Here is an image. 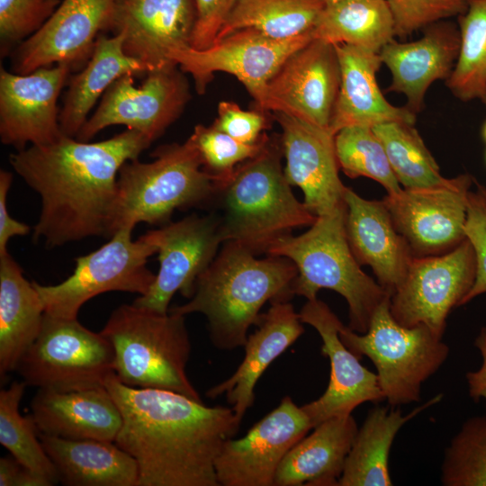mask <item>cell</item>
I'll return each mask as SVG.
<instances>
[{"label": "cell", "mask_w": 486, "mask_h": 486, "mask_svg": "<svg viewBox=\"0 0 486 486\" xmlns=\"http://www.w3.org/2000/svg\"><path fill=\"white\" fill-rule=\"evenodd\" d=\"M476 194L482 201L485 210H486V188L481 184H477Z\"/></svg>", "instance_id": "49"}, {"label": "cell", "mask_w": 486, "mask_h": 486, "mask_svg": "<svg viewBox=\"0 0 486 486\" xmlns=\"http://www.w3.org/2000/svg\"><path fill=\"white\" fill-rule=\"evenodd\" d=\"M104 387L122 413L114 442L137 462V486H220L216 458L241 423L231 407H208L176 392L130 387L114 373Z\"/></svg>", "instance_id": "2"}, {"label": "cell", "mask_w": 486, "mask_h": 486, "mask_svg": "<svg viewBox=\"0 0 486 486\" xmlns=\"http://www.w3.org/2000/svg\"><path fill=\"white\" fill-rule=\"evenodd\" d=\"M58 482L68 486H137L135 459L115 442L67 439L40 433Z\"/></svg>", "instance_id": "29"}, {"label": "cell", "mask_w": 486, "mask_h": 486, "mask_svg": "<svg viewBox=\"0 0 486 486\" xmlns=\"http://www.w3.org/2000/svg\"><path fill=\"white\" fill-rule=\"evenodd\" d=\"M61 0H0V52L5 57L34 35Z\"/></svg>", "instance_id": "41"}, {"label": "cell", "mask_w": 486, "mask_h": 486, "mask_svg": "<svg viewBox=\"0 0 486 486\" xmlns=\"http://www.w3.org/2000/svg\"><path fill=\"white\" fill-rule=\"evenodd\" d=\"M474 346L482 356V364L475 371L465 374L468 393L473 401L483 400L486 403V326H483L474 339Z\"/></svg>", "instance_id": "48"}, {"label": "cell", "mask_w": 486, "mask_h": 486, "mask_svg": "<svg viewBox=\"0 0 486 486\" xmlns=\"http://www.w3.org/2000/svg\"><path fill=\"white\" fill-rule=\"evenodd\" d=\"M324 6L323 0H238L215 40L248 28L276 40L308 34Z\"/></svg>", "instance_id": "34"}, {"label": "cell", "mask_w": 486, "mask_h": 486, "mask_svg": "<svg viewBox=\"0 0 486 486\" xmlns=\"http://www.w3.org/2000/svg\"><path fill=\"white\" fill-rule=\"evenodd\" d=\"M280 139L269 138L255 157L239 164L220 190L223 242L234 241L258 256L278 238L300 227L311 226L317 216L297 200L281 164Z\"/></svg>", "instance_id": "4"}, {"label": "cell", "mask_w": 486, "mask_h": 486, "mask_svg": "<svg viewBox=\"0 0 486 486\" xmlns=\"http://www.w3.org/2000/svg\"><path fill=\"white\" fill-rule=\"evenodd\" d=\"M148 73L146 67L123 50L122 33L101 34L85 67L70 75L59 110V125L65 136L76 138L97 100L110 86L126 74Z\"/></svg>", "instance_id": "30"}, {"label": "cell", "mask_w": 486, "mask_h": 486, "mask_svg": "<svg viewBox=\"0 0 486 486\" xmlns=\"http://www.w3.org/2000/svg\"><path fill=\"white\" fill-rule=\"evenodd\" d=\"M302 323L313 327L320 336L321 354L329 359L330 377L325 392L302 406L312 428L333 417L352 414L359 405L384 400L378 377L360 363L341 340L343 324L330 308L318 298L308 300L299 312Z\"/></svg>", "instance_id": "20"}, {"label": "cell", "mask_w": 486, "mask_h": 486, "mask_svg": "<svg viewBox=\"0 0 486 486\" xmlns=\"http://www.w3.org/2000/svg\"><path fill=\"white\" fill-rule=\"evenodd\" d=\"M184 74L178 66L150 71L140 86L134 84L135 75L121 76L106 90L76 139L90 141L109 126L124 125L153 142L180 117L191 99Z\"/></svg>", "instance_id": "12"}, {"label": "cell", "mask_w": 486, "mask_h": 486, "mask_svg": "<svg viewBox=\"0 0 486 486\" xmlns=\"http://www.w3.org/2000/svg\"><path fill=\"white\" fill-rule=\"evenodd\" d=\"M482 134L483 140L486 141V122L483 124V127H482Z\"/></svg>", "instance_id": "50"}, {"label": "cell", "mask_w": 486, "mask_h": 486, "mask_svg": "<svg viewBox=\"0 0 486 486\" xmlns=\"http://www.w3.org/2000/svg\"><path fill=\"white\" fill-rule=\"evenodd\" d=\"M373 130L404 189L436 186L447 180L440 174L437 163L414 124L389 122L375 125Z\"/></svg>", "instance_id": "36"}, {"label": "cell", "mask_w": 486, "mask_h": 486, "mask_svg": "<svg viewBox=\"0 0 486 486\" xmlns=\"http://www.w3.org/2000/svg\"><path fill=\"white\" fill-rule=\"evenodd\" d=\"M442 397V394L436 395L406 415H402L400 409L374 407L370 410L358 428L338 486L392 485L389 454L396 435L404 424L439 402Z\"/></svg>", "instance_id": "32"}, {"label": "cell", "mask_w": 486, "mask_h": 486, "mask_svg": "<svg viewBox=\"0 0 486 486\" xmlns=\"http://www.w3.org/2000/svg\"><path fill=\"white\" fill-rule=\"evenodd\" d=\"M256 255L234 241L222 243L211 265L198 276L193 296L168 311L186 316L201 313L210 338L221 350L244 346L266 302L290 301L298 270L280 256Z\"/></svg>", "instance_id": "3"}, {"label": "cell", "mask_w": 486, "mask_h": 486, "mask_svg": "<svg viewBox=\"0 0 486 486\" xmlns=\"http://www.w3.org/2000/svg\"><path fill=\"white\" fill-rule=\"evenodd\" d=\"M335 148L339 168L350 178L373 179L390 195L398 194L403 189L373 127L352 126L338 130L335 135Z\"/></svg>", "instance_id": "38"}, {"label": "cell", "mask_w": 486, "mask_h": 486, "mask_svg": "<svg viewBox=\"0 0 486 486\" xmlns=\"http://www.w3.org/2000/svg\"><path fill=\"white\" fill-rule=\"evenodd\" d=\"M335 46L340 68V83L329 130L375 125L389 122L415 124L416 114L406 106L386 100L376 80L382 63L379 53L347 44Z\"/></svg>", "instance_id": "26"}, {"label": "cell", "mask_w": 486, "mask_h": 486, "mask_svg": "<svg viewBox=\"0 0 486 486\" xmlns=\"http://www.w3.org/2000/svg\"><path fill=\"white\" fill-rule=\"evenodd\" d=\"M390 300L378 306L365 333L342 324L339 337L358 357L366 356L373 362L384 400L397 407L420 400L422 383L446 362L449 347L425 326L397 322Z\"/></svg>", "instance_id": "8"}, {"label": "cell", "mask_w": 486, "mask_h": 486, "mask_svg": "<svg viewBox=\"0 0 486 486\" xmlns=\"http://www.w3.org/2000/svg\"><path fill=\"white\" fill-rule=\"evenodd\" d=\"M118 0H61L52 16L9 55L11 71L29 74L40 68L68 65L82 69L98 37L111 32Z\"/></svg>", "instance_id": "17"}, {"label": "cell", "mask_w": 486, "mask_h": 486, "mask_svg": "<svg viewBox=\"0 0 486 486\" xmlns=\"http://www.w3.org/2000/svg\"><path fill=\"white\" fill-rule=\"evenodd\" d=\"M457 21L460 49L446 86L456 98L468 102L480 99L486 89V0H469Z\"/></svg>", "instance_id": "37"}, {"label": "cell", "mask_w": 486, "mask_h": 486, "mask_svg": "<svg viewBox=\"0 0 486 486\" xmlns=\"http://www.w3.org/2000/svg\"><path fill=\"white\" fill-rule=\"evenodd\" d=\"M238 0H194L197 18L191 48H209L224 24Z\"/></svg>", "instance_id": "45"}, {"label": "cell", "mask_w": 486, "mask_h": 486, "mask_svg": "<svg viewBox=\"0 0 486 486\" xmlns=\"http://www.w3.org/2000/svg\"><path fill=\"white\" fill-rule=\"evenodd\" d=\"M339 1H342V0H323L325 4H332V3H336Z\"/></svg>", "instance_id": "52"}, {"label": "cell", "mask_w": 486, "mask_h": 486, "mask_svg": "<svg viewBox=\"0 0 486 486\" xmlns=\"http://www.w3.org/2000/svg\"><path fill=\"white\" fill-rule=\"evenodd\" d=\"M113 366L112 346L101 332L86 328L77 319L45 313L39 336L15 370L27 385L70 392L104 387Z\"/></svg>", "instance_id": "10"}, {"label": "cell", "mask_w": 486, "mask_h": 486, "mask_svg": "<svg viewBox=\"0 0 486 486\" xmlns=\"http://www.w3.org/2000/svg\"><path fill=\"white\" fill-rule=\"evenodd\" d=\"M339 83L335 46L314 38L284 62L256 104L329 130Z\"/></svg>", "instance_id": "16"}, {"label": "cell", "mask_w": 486, "mask_h": 486, "mask_svg": "<svg viewBox=\"0 0 486 486\" xmlns=\"http://www.w3.org/2000/svg\"><path fill=\"white\" fill-rule=\"evenodd\" d=\"M464 230L474 249L476 275L462 305L486 293V210L476 193L471 192L469 195Z\"/></svg>", "instance_id": "44"}, {"label": "cell", "mask_w": 486, "mask_h": 486, "mask_svg": "<svg viewBox=\"0 0 486 486\" xmlns=\"http://www.w3.org/2000/svg\"><path fill=\"white\" fill-rule=\"evenodd\" d=\"M299 313L289 301H275L261 313L257 328L248 336L245 356L234 374L206 392L210 399L226 395L236 417L242 421L255 400V387L266 369L304 332Z\"/></svg>", "instance_id": "25"}, {"label": "cell", "mask_w": 486, "mask_h": 486, "mask_svg": "<svg viewBox=\"0 0 486 486\" xmlns=\"http://www.w3.org/2000/svg\"><path fill=\"white\" fill-rule=\"evenodd\" d=\"M423 30L420 39L410 42L393 39L379 52L392 74L387 91L404 94L405 106L415 114L422 110L428 87L436 80L448 79L460 49L458 25L445 20Z\"/></svg>", "instance_id": "23"}, {"label": "cell", "mask_w": 486, "mask_h": 486, "mask_svg": "<svg viewBox=\"0 0 486 486\" xmlns=\"http://www.w3.org/2000/svg\"><path fill=\"white\" fill-rule=\"evenodd\" d=\"M266 255L287 257L296 266L293 295L313 300L320 289H329L343 296L348 304L347 327L357 333L367 331L378 306L391 297L362 270L350 248L345 202L329 213L317 216L307 231L276 239Z\"/></svg>", "instance_id": "5"}, {"label": "cell", "mask_w": 486, "mask_h": 486, "mask_svg": "<svg viewBox=\"0 0 486 486\" xmlns=\"http://www.w3.org/2000/svg\"><path fill=\"white\" fill-rule=\"evenodd\" d=\"M31 410L40 433L67 439L114 442L122 424L120 409L104 386L70 392L39 389Z\"/></svg>", "instance_id": "27"}, {"label": "cell", "mask_w": 486, "mask_h": 486, "mask_svg": "<svg viewBox=\"0 0 486 486\" xmlns=\"http://www.w3.org/2000/svg\"><path fill=\"white\" fill-rule=\"evenodd\" d=\"M346 232L360 266L372 268L391 295L403 281L414 255L397 230L384 202L366 200L346 187Z\"/></svg>", "instance_id": "24"}, {"label": "cell", "mask_w": 486, "mask_h": 486, "mask_svg": "<svg viewBox=\"0 0 486 486\" xmlns=\"http://www.w3.org/2000/svg\"><path fill=\"white\" fill-rule=\"evenodd\" d=\"M312 39L310 32L276 40L248 28L215 40L207 49L176 50L169 58L184 73L192 76L198 94L205 92L215 73L224 72L237 77L257 102L284 62Z\"/></svg>", "instance_id": "13"}, {"label": "cell", "mask_w": 486, "mask_h": 486, "mask_svg": "<svg viewBox=\"0 0 486 486\" xmlns=\"http://www.w3.org/2000/svg\"><path fill=\"white\" fill-rule=\"evenodd\" d=\"M0 486H50V484L12 456L0 459Z\"/></svg>", "instance_id": "47"}, {"label": "cell", "mask_w": 486, "mask_h": 486, "mask_svg": "<svg viewBox=\"0 0 486 486\" xmlns=\"http://www.w3.org/2000/svg\"><path fill=\"white\" fill-rule=\"evenodd\" d=\"M212 124L236 140L249 145L262 141L266 137L265 130L268 128L263 113L243 110L230 101L219 103L218 117Z\"/></svg>", "instance_id": "43"}, {"label": "cell", "mask_w": 486, "mask_h": 486, "mask_svg": "<svg viewBox=\"0 0 486 486\" xmlns=\"http://www.w3.org/2000/svg\"><path fill=\"white\" fill-rule=\"evenodd\" d=\"M196 18L194 0H118L111 32L150 72L177 66L169 56L191 47Z\"/></svg>", "instance_id": "21"}, {"label": "cell", "mask_w": 486, "mask_h": 486, "mask_svg": "<svg viewBox=\"0 0 486 486\" xmlns=\"http://www.w3.org/2000/svg\"><path fill=\"white\" fill-rule=\"evenodd\" d=\"M151 141L127 129L97 142L63 136L9 155V163L40 197L33 240L53 248L91 237L114 234L118 174Z\"/></svg>", "instance_id": "1"}, {"label": "cell", "mask_w": 486, "mask_h": 486, "mask_svg": "<svg viewBox=\"0 0 486 486\" xmlns=\"http://www.w3.org/2000/svg\"><path fill=\"white\" fill-rule=\"evenodd\" d=\"M274 116L282 130L285 178L301 188L306 207L320 216L343 204L346 186L338 175L335 134L286 113L274 112Z\"/></svg>", "instance_id": "22"}, {"label": "cell", "mask_w": 486, "mask_h": 486, "mask_svg": "<svg viewBox=\"0 0 486 486\" xmlns=\"http://www.w3.org/2000/svg\"><path fill=\"white\" fill-rule=\"evenodd\" d=\"M43 303L32 282L7 252L0 256V376L14 371L39 336Z\"/></svg>", "instance_id": "31"}, {"label": "cell", "mask_w": 486, "mask_h": 486, "mask_svg": "<svg viewBox=\"0 0 486 486\" xmlns=\"http://www.w3.org/2000/svg\"><path fill=\"white\" fill-rule=\"evenodd\" d=\"M285 454L274 486H338L358 431L352 416L333 417L313 428Z\"/></svg>", "instance_id": "28"}, {"label": "cell", "mask_w": 486, "mask_h": 486, "mask_svg": "<svg viewBox=\"0 0 486 486\" xmlns=\"http://www.w3.org/2000/svg\"><path fill=\"white\" fill-rule=\"evenodd\" d=\"M445 486H486V415L467 418L445 449Z\"/></svg>", "instance_id": "39"}, {"label": "cell", "mask_w": 486, "mask_h": 486, "mask_svg": "<svg viewBox=\"0 0 486 486\" xmlns=\"http://www.w3.org/2000/svg\"><path fill=\"white\" fill-rule=\"evenodd\" d=\"M72 73L66 64L20 75L0 69V140L22 150L46 145L64 136L58 100Z\"/></svg>", "instance_id": "19"}, {"label": "cell", "mask_w": 486, "mask_h": 486, "mask_svg": "<svg viewBox=\"0 0 486 486\" xmlns=\"http://www.w3.org/2000/svg\"><path fill=\"white\" fill-rule=\"evenodd\" d=\"M190 137L199 150L203 169L218 181L221 188L230 179L236 167L257 155L269 140L266 135L257 144H245L220 130L213 124H197Z\"/></svg>", "instance_id": "40"}, {"label": "cell", "mask_w": 486, "mask_h": 486, "mask_svg": "<svg viewBox=\"0 0 486 486\" xmlns=\"http://www.w3.org/2000/svg\"><path fill=\"white\" fill-rule=\"evenodd\" d=\"M475 275V253L467 238L446 253L414 256L391 295L392 315L402 326H425L442 338L449 312L463 304Z\"/></svg>", "instance_id": "11"}, {"label": "cell", "mask_w": 486, "mask_h": 486, "mask_svg": "<svg viewBox=\"0 0 486 486\" xmlns=\"http://www.w3.org/2000/svg\"><path fill=\"white\" fill-rule=\"evenodd\" d=\"M315 39L379 53L395 39L385 0H342L325 4L312 32Z\"/></svg>", "instance_id": "33"}, {"label": "cell", "mask_w": 486, "mask_h": 486, "mask_svg": "<svg viewBox=\"0 0 486 486\" xmlns=\"http://www.w3.org/2000/svg\"><path fill=\"white\" fill-rule=\"evenodd\" d=\"M151 156L150 162L127 161L119 171L114 234L140 222L165 225L176 210L200 208L217 199L221 185L203 169L191 137L160 146Z\"/></svg>", "instance_id": "6"}, {"label": "cell", "mask_w": 486, "mask_h": 486, "mask_svg": "<svg viewBox=\"0 0 486 486\" xmlns=\"http://www.w3.org/2000/svg\"><path fill=\"white\" fill-rule=\"evenodd\" d=\"M473 179L460 175L439 185L402 189L384 202L394 225L414 256L446 253L465 238V221Z\"/></svg>", "instance_id": "15"}, {"label": "cell", "mask_w": 486, "mask_h": 486, "mask_svg": "<svg viewBox=\"0 0 486 486\" xmlns=\"http://www.w3.org/2000/svg\"><path fill=\"white\" fill-rule=\"evenodd\" d=\"M101 333L112 346L114 374L121 382L202 401L186 373L192 346L185 316L122 304L112 312Z\"/></svg>", "instance_id": "7"}, {"label": "cell", "mask_w": 486, "mask_h": 486, "mask_svg": "<svg viewBox=\"0 0 486 486\" xmlns=\"http://www.w3.org/2000/svg\"><path fill=\"white\" fill-rule=\"evenodd\" d=\"M480 99L482 100V102L483 103V104L486 107V89H485L483 94L482 95V97Z\"/></svg>", "instance_id": "51"}, {"label": "cell", "mask_w": 486, "mask_h": 486, "mask_svg": "<svg viewBox=\"0 0 486 486\" xmlns=\"http://www.w3.org/2000/svg\"><path fill=\"white\" fill-rule=\"evenodd\" d=\"M391 12L394 35L406 38L437 22L458 17L469 0H385Z\"/></svg>", "instance_id": "42"}, {"label": "cell", "mask_w": 486, "mask_h": 486, "mask_svg": "<svg viewBox=\"0 0 486 486\" xmlns=\"http://www.w3.org/2000/svg\"><path fill=\"white\" fill-rule=\"evenodd\" d=\"M27 386L24 381L14 382L0 392V443L21 464L42 477L50 485L58 482L57 470L40 439V431L31 416L19 411Z\"/></svg>", "instance_id": "35"}, {"label": "cell", "mask_w": 486, "mask_h": 486, "mask_svg": "<svg viewBox=\"0 0 486 486\" xmlns=\"http://www.w3.org/2000/svg\"><path fill=\"white\" fill-rule=\"evenodd\" d=\"M133 230L131 227L122 228L99 248L75 258L73 273L61 283L42 285L32 281L45 313L77 319L80 308L101 293H147L156 277L147 263L158 248L147 233L133 240Z\"/></svg>", "instance_id": "9"}, {"label": "cell", "mask_w": 486, "mask_h": 486, "mask_svg": "<svg viewBox=\"0 0 486 486\" xmlns=\"http://www.w3.org/2000/svg\"><path fill=\"white\" fill-rule=\"evenodd\" d=\"M312 428L302 410L285 396L240 438L227 439L216 458L220 486H274L289 450Z\"/></svg>", "instance_id": "18"}, {"label": "cell", "mask_w": 486, "mask_h": 486, "mask_svg": "<svg viewBox=\"0 0 486 486\" xmlns=\"http://www.w3.org/2000/svg\"><path fill=\"white\" fill-rule=\"evenodd\" d=\"M158 248V272L149 290L133 304L167 313L176 292L190 299L198 276L211 265L222 243L217 214H192L146 232Z\"/></svg>", "instance_id": "14"}, {"label": "cell", "mask_w": 486, "mask_h": 486, "mask_svg": "<svg viewBox=\"0 0 486 486\" xmlns=\"http://www.w3.org/2000/svg\"><path fill=\"white\" fill-rule=\"evenodd\" d=\"M13 182V174L0 171V256L6 254L7 244L17 236H26L31 227L12 218L7 211L6 197Z\"/></svg>", "instance_id": "46"}]
</instances>
